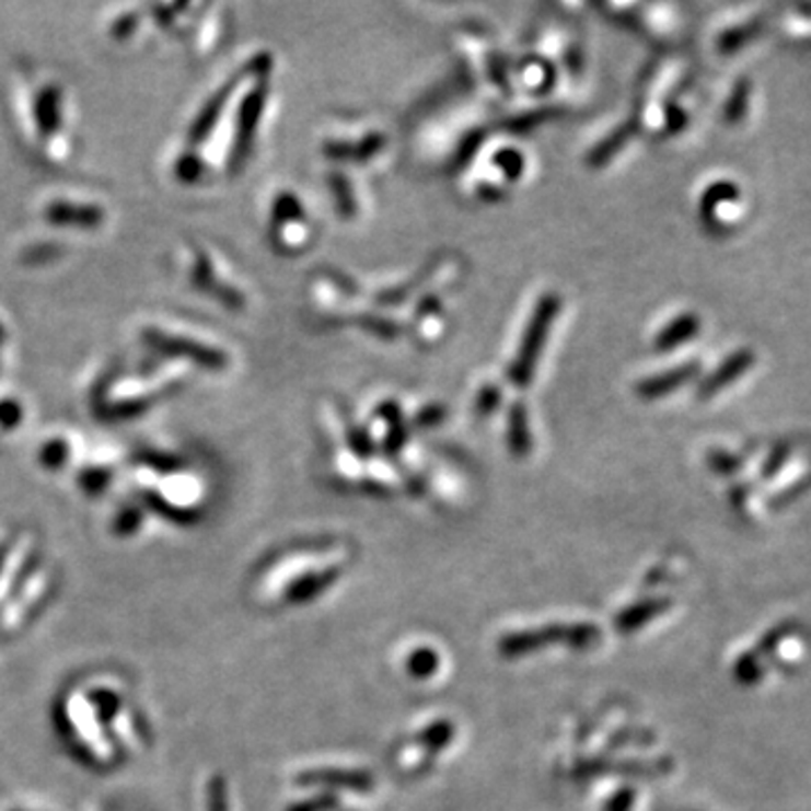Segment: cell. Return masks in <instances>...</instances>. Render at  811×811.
<instances>
[{
	"mask_svg": "<svg viewBox=\"0 0 811 811\" xmlns=\"http://www.w3.org/2000/svg\"><path fill=\"white\" fill-rule=\"evenodd\" d=\"M302 785H321V787H343L355 791H370L374 787L372 776L368 771H345V768H316L306 771L298 778Z\"/></svg>",
	"mask_w": 811,
	"mask_h": 811,
	"instance_id": "4",
	"label": "cell"
},
{
	"mask_svg": "<svg viewBox=\"0 0 811 811\" xmlns=\"http://www.w3.org/2000/svg\"><path fill=\"white\" fill-rule=\"evenodd\" d=\"M210 811H225V791L221 780H215L210 787Z\"/></svg>",
	"mask_w": 811,
	"mask_h": 811,
	"instance_id": "28",
	"label": "cell"
},
{
	"mask_svg": "<svg viewBox=\"0 0 811 811\" xmlns=\"http://www.w3.org/2000/svg\"><path fill=\"white\" fill-rule=\"evenodd\" d=\"M672 606H674V602L670 598H649V600L636 602L615 617V629L621 634H632V632L645 627L647 623L656 621V617L663 615Z\"/></svg>",
	"mask_w": 811,
	"mask_h": 811,
	"instance_id": "7",
	"label": "cell"
},
{
	"mask_svg": "<svg viewBox=\"0 0 811 811\" xmlns=\"http://www.w3.org/2000/svg\"><path fill=\"white\" fill-rule=\"evenodd\" d=\"M510 449L517 457H525L532 449L528 415H525V406L521 404H514L510 410Z\"/></svg>",
	"mask_w": 811,
	"mask_h": 811,
	"instance_id": "12",
	"label": "cell"
},
{
	"mask_svg": "<svg viewBox=\"0 0 811 811\" xmlns=\"http://www.w3.org/2000/svg\"><path fill=\"white\" fill-rule=\"evenodd\" d=\"M496 165L506 172V176L517 178L523 172V159L517 151H500L496 157Z\"/></svg>",
	"mask_w": 811,
	"mask_h": 811,
	"instance_id": "20",
	"label": "cell"
},
{
	"mask_svg": "<svg viewBox=\"0 0 811 811\" xmlns=\"http://www.w3.org/2000/svg\"><path fill=\"white\" fill-rule=\"evenodd\" d=\"M383 142H385V138L381 136V134H372V136H368L363 142H359V144H355V147H345V144H329L327 147V151L332 153V157H355V159H359V161H366V159H372L374 157V153L383 147Z\"/></svg>",
	"mask_w": 811,
	"mask_h": 811,
	"instance_id": "14",
	"label": "cell"
},
{
	"mask_svg": "<svg viewBox=\"0 0 811 811\" xmlns=\"http://www.w3.org/2000/svg\"><path fill=\"white\" fill-rule=\"evenodd\" d=\"M749 97H751V86L746 80L738 82L735 89H732L728 102H726V113H723V120L728 125H735L740 123L744 115H746V108H749Z\"/></svg>",
	"mask_w": 811,
	"mask_h": 811,
	"instance_id": "15",
	"label": "cell"
},
{
	"mask_svg": "<svg viewBox=\"0 0 811 811\" xmlns=\"http://www.w3.org/2000/svg\"><path fill=\"white\" fill-rule=\"evenodd\" d=\"M702 329V323L699 318L694 314H683L679 316L676 321H672L661 334L659 338H656V347H659L661 352H668V350H674V347L692 340L694 336L699 334Z\"/></svg>",
	"mask_w": 811,
	"mask_h": 811,
	"instance_id": "10",
	"label": "cell"
},
{
	"mask_svg": "<svg viewBox=\"0 0 811 811\" xmlns=\"http://www.w3.org/2000/svg\"><path fill=\"white\" fill-rule=\"evenodd\" d=\"M634 802H636V793H634V789H623V791H617V793L606 802L604 811H632Z\"/></svg>",
	"mask_w": 811,
	"mask_h": 811,
	"instance_id": "24",
	"label": "cell"
},
{
	"mask_svg": "<svg viewBox=\"0 0 811 811\" xmlns=\"http://www.w3.org/2000/svg\"><path fill=\"white\" fill-rule=\"evenodd\" d=\"M672 771V762L668 757L656 760V762H584L575 768L577 776L591 778V776H606V774H623L632 778H659Z\"/></svg>",
	"mask_w": 811,
	"mask_h": 811,
	"instance_id": "3",
	"label": "cell"
},
{
	"mask_svg": "<svg viewBox=\"0 0 811 811\" xmlns=\"http://www.w3.org/2000/svg\"><path fill=\"white\" fill-rule=\"evenodd\" d=\"M787 457H789V447H787V444H780L778 449H774V453H771V457L766 460L764 472H762V478H764V480L774 478V476L783 470V465L787 462Z\"/></svg>",
	"mask_w": 811,
	"mask_h": 811,
	"instance_id": "21",
	"label": "cell"
},
{
	"mask_svg": "<svg viewBox=\"0 0 811 811\" xmlns=\"http://www.w3.org/2000/svg\"><path fill=\"white\" fill-rule=\"evenodd\" d=\"M651 742H653V732L642 730V728H625V730L617 732V735L611 740L609 749H621V746H629V744L647 746Z\"/></svg>",
	"mask_w": 811,
	"mask_h": 811,
	"instance_id": "18",
	"label": "cell"
},
{
	"mask_svg": "<svg viewBox=\"0 0 811 811\" xmlns=\"http://www.w3.org/2000/svg\"><path fill=\"white\" fill-rule=\"evenodd\" d=\"M363 323H366L363 327H368L370 332H374V334H379V336H383V338H393V336L397 334V327H395L391 321H385V318L366 316Z\"/></svg>",
	"mask_w": 811,
	"mask_h": 811,
	"instance_id": "26",
	"label": "cell"
},
{
	"mask_svg": "<svg viewBox=\"0 0 811 811\" xmlns=\"http://www.w3.org/2000/svg\"><path fill=\"white\" fill-rule=\"evenodd\" d=\"M453 735H455V726H453L451 721L442 719V721H436V723H431V726L424 728L413 742H415L417 746H424V749H427V751H429V757L436 760V755H438L442 749H447V746L451 744Z\"/></svg>",
	"mask_w": 811,
	"mask_h": 811,
	"instance_id": "11",
	"label": "cell"
},
{
	"mask_svg": "<svg viewBox=\"0 0 811 811\" xmlns=\"http://www.w3.org/2000/svg\"><path fill=\"white\" fill-rule=\"evenodd\" d=\"M447 417V410H444V406H440V404H433V406H427V408H421L419 413H417V427H421V429H429V427H436V424H440L442 419Z\"/></svg>",
	"mask_w": 811,
	"mask_h": 811,
	"instance_id": "23",
	"label": "cell"
},
{
	"mask_svg": "<svg viewBox=\"0 0 811 811\" xmlns=\"http://www.w3.org/2000/svg\"><path fill=\"white\" fill-rule=\"evenodd\" d=\"M3 561H5V551H0V568H3Z\"/></svg>",
	"mask_w": 811,
	"mask_h": 811,
	"instance_id": "29",
	"label": "cell"
},
{
	"mask_svg": "<svg viewBox=\"0 0 811 811\" xmlns=\"http://www.w3.org/2000/svg\"><path fill=\"white\" fill-rule=\"evenodd\" d=\"M762 25H764L762 21H753V23H746V25H740V27L728 30V32L719 38V48H721L723 53H732V50H738V48L746 46V44L751 42V38H755V36L760 34Z\"/></svg>",
	"mask_w": 811,
	"mask_h": 811,
	"instance_id": "16",
	"label": "cell"
},
{
	"mask_svg": "<svg viewBox=\"0 0 811 811\" xmlns=\"http://www.w3.org/2000/svg\"><path fill=\"white\" fill-rule=\"evenodd\" d=\"M559 309H561V302H559L557 296H544L538 300V304L534 309V316H532V321L528 325V332L523 336L521 350H519V355L514 359V366L510 370V376L519 385V389H525V385H530L534 368H536L538 352L544 350V343L548 338V332H551V325H553L555 316L559 314Z\"/></svg>",
	"mask_w": 811,
	"mask_h": 811,
	"instance_id": "2",
	"label": "cell"
},
{
	"mask_svg": "<svg viewBox=\"0 0 811 811\" xmlns=\"http://www.w3.org/2000/svg\"><path fill=\"white\" fill-rule=\"evenodd\" d=\"M338 568H325V570H318V572H312L306 577H300L298 582H293V587L287 591V600L291 602H306L316 598L321 591L329 589L336 579H338Z\"/></svg>",
	"mask_w": 811,
	"mask_h": 811,
	"instance_id": "9",
	"label": "cell"
},
{
	"mask_svg": "<svg viewBox=\"0 0 811 811\" xmlns=\"http://www.w3.org/2000/svg\"><path fill=\"white\" fill-rule=\"evenodd\" d=\"M334 189H336L340 212L355 215V201H352V192H350V185H347V178L334 176Z\"/></svg>",
	"mask_w": 811,
	"mask_h": 811,
	"instance_id": "22",
	"label": "cell"
},
{
	"mask_svg": "<svg viewBox=\"0 0 811 811\" xmlns=\"http://www.w3.org/2000/svg\"><path fill=\"white\" fill-rule=\"evenodd\" d=\"M738 195H740V189H738L735 185H732V183H726V181L715 183V185H710V187L706 189V195H704V199H702V212L710 215L715 206L726 204V201H735Z\"/></svg>",
	"mask_w": 811,
	"mask_h": 811,
	"instance_id": "17",
	"label": "cell"
},
{
	"mask_svg": "<svg viewBox=\"0 0 811 811\" xmlns=\"http://www.w3.org/2000/svg\"><path fill=\"white\" fill-rule=\"evenodd\" d=\"M438 668H440V656L431 647H419L406 659V672L419 681L431 679L438 672Z\"/></svg>",
	"mask_w": 811,
	"mask_h": 811,
	"instance_id": "13",
	"label": "cell"
},
{
	"mask_svg": "<svg viewBox=\"0 0 811 811\" xmlns=\"http://www.w3.org/2000/svg\"><path fill=\"white\" fill-rule=\"evenodd\" d=\"M753 363H755V355L751 350H740L732 357H728L708 379H704V383L699 385V399H710L719 391L728 389L730 383H735L746 370H751Z\"/></svg>",
	"mask_w": 811,
	"mask_h": 811,
	"instance_id": "5",
	"label": "cell"
},
{
	"mask_svg": "<svg viewBox=\"0 0 811 811\" xmlns=\"http://www.w3.org/2000/svg\"><path fill=\"white\" fill-rule=\"evenodd\" d=\"M500 402V393L498 389H494V385H485V389L480 391V397H478V413L480 415H489Z\"/></svg>",
	"mask_w": 811,
	"mask_h": 811,
	"instance_id": "27",
	"label": "cell"
},
{
	"mask_svg": "<svg viewBox=\"0 0 811 811\" xmlns=\"http://www.w3.org/2000/svg\"><path fill=\"white\" fill-rule=\"evenodd\" d=\"M702 366L699 363H685V366H679V368H672L668 372H661L656 376H649L645 381L638 383V395L642 399H659L676 389H681V385H685L687 381L697 379Z\"/></svg>",
	"mask_w": 811,
	"mask_h": 811,
	"instance_id": "6",
	"label": "cell"
},
{
	"mask_svg": "<svg viewBox=\"0 0 811 811\" xmlns=\"http://www.w3.org/2000/svg\"><path fill=\"white\" fill-rule=\"evenodd\" d=\"M600 640V629L591 623H570V625H548L541 629L508 634L498 640V651L506 659L534 653L548 645H568L572 649H587Z\"/></svg>",
	"mask_w": 811,
	"mask_h": 811,
	"instance_id": "1",
	"label": "cell"
},
{
	"mask_svg": "<svg viewBox=\"0 0 811 811\" xmlns=\"http://www.w3.org/2000/svg\"><path fill=\"white\" fill-rule=\"evenodd\" d=\"M638 131V120H629L625 123L621 129H615L611 136H606L591 153H589V165L591 167H604L615 153H621L623 147L629 142V138H634Z\"/></svg>",
	"mask_w": 811,
	"mask_h": 811,
	"instance_id": "8",
	"label": "cell"
},
{
	"mask_svg": "<svg viewBox=\"0 0 811 811\" xmlns=\"http://www.w3.org/2000/svg\"><path fill=\"white\" fill-rule=\"evenodd\" d=\"M708 465L712 467V472H717V474H735V472H740V467H742V460L738 457V455H732V453H726V451H712L710 455H708Z\"/></svg>",
	"mask_w": 811,
	"mask_h": 811,
	"instance_id": "19",
	"label": "cell"
},
{
	"mask_svg": "<svg viewBox=\"0 0 811 811\" xmlns=\"http://www.w3.org/2000/svg\"><path fill=\"white\" fill-rule=\"evenodd\" d=\"M334 807H336L334 796H318V798H312V800H304V802L296 804L291 811H329Z\"/></svg>",
	"mask_w": 811,
	"mask_h": 811,
	"instance_id": "25",
	"label": "cell"
}]
</instances>
